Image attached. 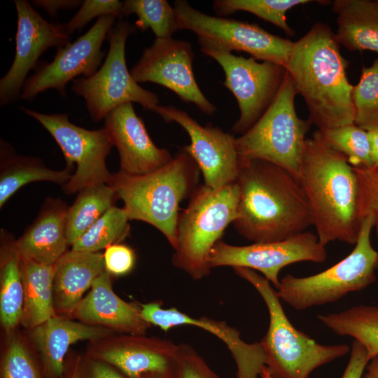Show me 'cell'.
Segmentation results:
<instances>
[{
    "label": "cell",
    "mask_w": 378,
    "mask_h": 378,
    "mask_svg": "<svg viewBox=\"0 0 378 378\" xmlns=\"http://www.w3.org/2000/svg\"><path fill=\"white\" fill-rule=\"evenodd\" d=\"M339 43L346 49L378 53V1L335 0Z\"/></svg>",
    "instance_id": "obj_25"
},
{
    "label": "cell",
    "mask_w": 378,
    "mask_h": 378,
    "mask_svg": "<svg viewBox=\"0 0 378 378\" xmlns=\"http://www.w3.org/2000/svg\"><path fill=\"white\" fill-rule=\"evenodd\" d=\"M326 258V246L317 235L303 232L282 241L246 246L231 245L220 240L210 253L209 264L211 269L227 266L258 271L276 289L279 272L284 267L304 261L323 263Z\"/></svg>",
    "instance_id": "obj_13"
},
{
    "label": "cell",
    "mask_w": 378,
    "mask_h": 378,
    "mask_svg": "<svg viewBox=\"0 0 378 378\" xmlns=\"http://www.w3.org/2000/svg\"><path fill=\"white\" fill-rule=\"evenodd\" d=\"M297 94L293 79L286 71L271 105L248 132L236 138L239 163L263 160L284 169L299 181L305 137L312 124L297 115Z\"/></svg>",
    "instance_id": "obj_7"
},
{
    "label": "cell",
    "mask_w": 378,
    "mask_h": 378,
    "mask_svg": "<svg viewBox=\"0 0 378 378\" xmlns=\"http://www.w3.org/2000/svg\"><path fill=\"white\" fill-rule=\"evenodd\" d=\"M24 288L22 323L35 328L55 316L53 303V265L20 258Z\"/></svg>",
    "instance_id": "obj_27"
},
{
    "label": "cell",
    "mask_w": 378,
    "mask_h": 378,
    "mask_svg": "<svg viewBox=\"0 0 378 378\" xmlns=\"http://www.w3.org/2000/svg\"><path fill=\"white\" fill-rule=\"evenodd\" d=\"M173 7L180 29L192 31L198 43L230 52H246L256 60L286 67L294 42L270 34L256 24L204 13L186 0L175 1Z\"/></svg>",
    "instance_id": "obj_10"
},
{
    "label": "cell",
    "mask_w": 378,
    "mask_h": 378,
    "mask_svg": "<svg viewBox=\"0 0 378 378\" xmlns=\"http://www.w3.org/2000/svg\"><path fill=\"white\" fill-rule=\"evenodd\" d=\"M104 120V127L118 151L119 173L144 175L164 166L173 158L167 149L158 148L153 142L132 103L117 107Z\"/></svg>",
    "instance_id": "obj_18"
},
{
    "label": "cell",
    "mask_w": 378,
    "mask_h": 378,
    "mask_svg": "<svg viewBox=\"0 0 378 378\" xmlns=\"http://www.w3.org/2000/svg\"><path fill=\"white\" fill-rule=\"evenodd\" d=\"M20 108L51 134L64 154L66 167L73 169L76 164V172L63 186L66 194L94 185L111 183L112 174L106 167V158L113 143L104 127L90 130L71 122L66 113L46 114L22 106Z\"/></svg>",
    "instance_id": "obj_12"
},
{
    "label": "cell",
    "mask_w": 378,
    "mask_h": 378,
    "mask_svg": "<svg viewBox=\"0 0 378 378\" xmlns=\"http://www.w3.org/2000/svg\"><path fill=\"white\" fill-rule=\"evenodd\" d=\"M132 335L117 339L99 353V358L120 370L129 378L167 373L174 363L178 344L172 341Z\"/></svg>",
    "instance_id": "obj_21"
},
{
    "label": "cell",
    "mask_w": 378,
    "mask_h": 378,
    "mask_svg": "<svg viewBox=\"0 0 378 378\" xmlns=\"http://www.w3.org/2000/svg\"><path fill=\"white\" fill-rule=\"evenodd\" d=\"M299 183L320 243L356 244L360 225L356 176L346 158L328 144L319 130L306 140Z\"/></svg>",
    "instance_id": "obj_3"
},
{
    "label": "cell",
    "mask_w": 378,
    "mask_h": 378,
    "mask_svg": "<svg viewBox=\"0 0 378 378\" xmlns=\"http://www.w3.org/2000/svg\"><path fill=\"white\" fill-rule=\"evenodd\" d=\"M324 139L353 167L373 166L368 132L354 123L319 130Z\"/></svg>",
    "instance_id": "obj_34"
},
{
    "label": "cell",
    "mask_w": 378,
    "mask_h": 378,
    "mask_svg": "<svg viewBox=\"0 0 378 378\" xmlns=\"http://www.w3.org/2000/svg\"><path fill=\"white\" fill-rule=\"evenodd\" d=\"M14 4L18 16L15 52L10 69L0 80L1 106L20 97L27 74L46 50L69 42L62 24L48 22L26 0H15Z\"/></svg>",
    "instance_id": "obj_17"
},
{
    "label": "cell",
    "mask_w": 378,
    "mask_h": 378,
    "mask_svg": "<svg viewBox=\"0 0 378 378\" xmlns=\"http://www.w3.org/2000/svg\"><path fill=\"white\" fill-rule=\"evenodd\" d=\"M377 268H378V262H377Z\"/></svg>",
    "instance_id": "obj_49"
},
{
    "label": "cell",
    "mask_w": 378,
    "mask_h": 378,
    "mask_svg": "<svg viewBox=\"0 0 378 378\" xmlns=\"http://www.w3.org/2000/svg\"><path fill=\"white\" fill-rule=\"evenodd\" d=\"M129 220L123 207L112 206L71 245V250L98 252L119 244L129 234Z\"/></svg>",
    "instance_id": "obj_31"
},
{
    "label": "cell",
    "mask_w": 378,
    "mask_h": 378,
    "mask_svg": "<svg viewBox=\"0 0 378 378\" xmlns=\"http://www.w3.org/2000/svg\"><path fill=\"white\" fill-rule=\"evenodd\" d=\"M34 6L43 8L49 15L56 17L61 10L73 9L81 5L78 0H34L31 1Z\"/></svg>",
    "instance_id": "obj_42"
},
{
    "label": "cell",
    "mask_w": 378,
    "mask_h": 378,
    "mask_svg": "<svg viewBox=\"0 0 378 378\" xmlns=\"http://www.w3.org/2000/svg\"><path fill=\"white\" fill-rule=\"evenodd\" d=\"M106 270L116 276L128 274L135 263V253L127 246L115 244L108 246L104 253Z\"/></svg>",
    "instance_id": "obj_40"
},
{
    "label": "cell",
    "mask_w": 378,
    "mask_h": 378,
    "mask_svg": "<svg viewBox=\"0 0 378 378\" xmlns=\"http://www.w3.org/2000/svg\"><path fill=\"white\" fill-rule=\"evenodd\" d=\"M0 174V206L23 186L38 181H52L62 186L71 178V169L52 170L34 157L13 153L11 148L1 142Z\"/></svg>",
    "instance_id": "obj_26"
},
{
    "label": "cell",
    "mask_w": 378,
    "mask_h": 378,
    "mask_svg": "<svg viewBox=\"0 0 378 378\" xmlns=\"http://www.w3.org/2000/svg\"><path fill=\"white\" fill-rule=\"evenodd\" d=\"M74 313L86 324L132 335H143L150 325L143 318L141 306L126 302L113 291L106 270L95 279Z\"/></svg>",
    "instance_id": "obj_20"
},
{
    "label": "cell",
    "mask_w": 378,
    "mask_h": 378,
    "mask_svg": "<svg viewBox=\"0 0 378 378\" xmlns=\"http://www.w3.org/2000/svg\"><path fill=\"white\" fill-rule=\"evenodd\" d=\"M109 333L104 327L52 316L34 328L31 339L40 351L48 372L60 377L64 358L69 346L78 341L103 337Z\"/></svg>",
    "instance_id": "obj_24"
},
{
    "label": "cell",
    "mask_w": 378,
    "mask_h": 378,
    "mask_svg": "<svg viewBox=\"0 0 378 378\" xmlns=\"http://www.w3.org/2000/svg\"><path fill=\"white\" fill-rule=\"evenodd\" d=\"M2 378H41L29 351L18 339H13L8 347Z\"/></svg>",
    "instance_id": "obj_39"
},
{
    "label": "cell",
    "mask_w": 378,
    "mask_h": 378,
    "mask_svg": "<svg viewBox=\"0 0 378 378\" xmlns=\"http://www.w3.org/2000/svg\"><path fill=\"white\" fill-rule=\"evenodd\" d=\"M200 173L195 161L182 148L167 164L148 174H113L110 185L122 200L130 220L150 224L174 249L180 203L198 187Z\"/></svg>",
    "instance_id": "obj_4"
},
{
    "label": "cell",
    "mask_w": 378,
    "mask_h": 378,
    "mask_svg": "<svg viewBox=\"0 0 378 378\" xmlns=\"http://www.w3.org/2000/svg\"><path fill=\"white\" fill-rule=\"evenodd\" d=\"M141 314L150 324L164 331L178 326H193L214 334L227 346L237 365V378H260L266 356L260 342H244L240 332L225 322L207 316L192 317L178 309H163L160 302L141 304Z\"/></svg>",
    "instance_id": "obj_19"
},
{
    "label": "cell",
    "mask_w": 378,
    "mask_h": 378,
    "mask_svg": "<svg viewBox=\"0 0 378 378\" xmlns=\"http://www.w3.org/2000/svg\"><path fill=\"white\" fill-rule=\"evenodd\" d=\"M117 18L106 15L98 18L94 24L72 43L57 49L52 62L41 65L25 81L20 98L33 99L38 94L56 90L66 97V86L76 77L92 76L99 69L104 52L103 42L115 23Z\"/></svg>",
    "instance_id": "obj_14"
},
{
    "label": "cell",
    "mask_w": 378,
    "mask_h": 378,
    "mask_svg": "<svg viewBox=\"0 0 378 378\" xmlns=\"http://www.w3.org/2000/svg\"><path fill=\"white\" fill-rule=\"evenodd\" d=\"M347 65L326 24H314L293 43L286 69L306 103L308 120L318 130L354 123V85L347 79Z\"/></svg>",
    "instance_id": "obj_2"
},
{
    "label": "cell",
    "mask_w": 378,
    "mask_h": 378,
    "mask_svg": "<svg viewBox=\"0 0 378 378\" xmlns=\"http://www.w3.org/2000/svg\"><path fill=\"white\" fill-rule=\"evenodd\" d=\"M170 378H222L216 374L189 344H178Z\"/></svg>",
    "instance_id": "obj_37"
},
{
    "label": "cell",
    "mask_w": 378,
    "mask_h": 378,
    "mask_svg": "<svg viewBox=\"0 0 378 378\" xmlns=\"http://www.w3.org/2000/svg\"><path fill=\"white\" fill-rule=\"evenodd\" d=\"M368 362L365 347L359 342L354 340L349 360L341 378H362Z\"/></svg>",
    "instance_id": "obj_41"
},
{
    "label": "cell",
    "mask_w": 378,
    "mask_h": 378,
    "mask_svg": "<svg viewBox=\"0 0 378 378\" xmlns=\"http://www.w3.org/2000/svg\"><path fill=\"white\" fill-rule=\"evenodd\" d=\"M233 270L255 288L267 306L269 326L260 342L272 378H309L316 368L350 352L346 344H322L295 328L284 311L276 290L262 275L244 267Z\"/></svg>",
    "instance_id": "obj_5"
},
{
    "label": "cell",
    "mask_w": 378,
    "mask_h": 378,
    "mask_svg": "<svg viewBox=\"0 0 378 378\" xmlns=\"http://www.w3.org/2000/svg\"><path fill=\"white\" fill-rule=\"evenodd\" d=\"M69 207L60 199L48 198L34 223L15 241L20 258L53 265L69 244L65 228Z\"/></svg>",
    "instance_id": "obj_22"
},
{
    "label": "cell",
    "mask_w": 378,
    "mask_h": 378,
    "mask_svg": "<svg viewBox=\"0 0 378 378\" xmlns=\"http://www.w3.org/2000/svg\"><path fill=\"white\" fill-rule=\"evenodd\" d=\"M140 378H170V371L167 373H152L142 376Z\"/></svg>",
    "instance_id": "obj_46"
},
{
    "label": "cell",
    "mask_w": 378,
    "mask_h": 378,
    "mask_svg": "<svg viewBox=\"0 0 378 378\" xmlns=\"http://www.w3.org/2000/svg\"><path fill=\"white\" fill-rule=\"evenodd\" d=\"M122 2L118 0H85L79 10L62 27L69 36L75 31L84 27L94 18L114 15L122 18Z\"/></svg>",
    "instance_id": "obj_38"
},
{
    "label": "cell",
    "mask_w": 378,
    "mask_h": 378,
    "mask_svg": "<svg viewBox=\"0 0 378 378\" xmlns=\"http://www.w3.org/2000/svg\"><path fill=\"white\" fill-rule=\"evenodd\" d=\"M374 225L372 216L364 218L354 248L332 267L308 276H284L276 288L280 300L296 310H304L337 302L373 284L378 262V252L370 241Z\"/></svg>",
    "instance_id": "obj_8"
},
{
    "label": "cell",
    "mask_w": 378,
    "mask_h": 378,
    "mask_svg": "<svg viewBox=\"0 0 378 378\" xmlns=\"http://www.w3.org/2000/svg\"><path fill=\"white\" fill-rule=\"evenodd\" d=\"M15 241L4 248L1 262L0 317L4 328L13 330L21 321L24 288L20 271V259Z\"/></svg>",
    "instance_id": "obj_30"
},
{
    "label": "cell",
    "mask_w": 378,
    "mask_h": 378,
    "mask_svg": "<svg viewBox=\"0 0 378 378\" xmlns=\"http://www.w3.org/2000/svg\"><path fill=\"white\" fill-rule=\"evenodd\" d=\"M90 378H125L117 371L102 362H94L92 364L90 371Z\"/></svg>",
    "instance_id": "obj_43"
},
{
    "label": "cell",
    "mask_w": 378,
    "mask_h": 378,
    "mask_svg": "<svg viewBox=\"0 0 378 378\" xmlns=\"http://www.w3.org/2000/svg\"><path fill=\"white\" fill-rule=\"evenodd\" d=\"M237 181L217 189L199 185L177 222V244L172 264L194 280L208 276L210 253L238 216Z\"/></svg>",
    "instance_id": "obj_6"
},
{
    "label": "cell",
    "mask_w": 378,
    "mask_h": 378,
    "mask_svg": "<svg viewBox=\"0 0 378 378\" xmlns=\"http://www.w3.org/2000/svg\"><path fill=\"white\" fill-rule=\"evenodd\" d=\"M260 378H272L265 365L262 368Z\"/></svg>",
    "instance_id": "obj_47"
},
{
    "label": "cell",
    "mask_w": 378,
    "mask_h": 378,
    "mask_svg": "<svg viewBox=\"0 0 378 378\" xmlns=\"http://www.w3.org/2000/svg\"><path fill=\"white\" fill-rule=\"evenodd\" d=\"M200 50L214 59L222 67L225 79L223 85L235 97L240 111L232 131L241 135L261 118L276 97L286 69L270 62H258L218 47L199 43Z\"/></svg>",
    "instance_id": "obj_11"
},
{
    "label": "cell",
    "mask_w": 378,
    "mask_h": 378,
    "mask_svg": "<svg viewBox=\"0 0 378 378\" xmlns=\"http://www.w3.org/2000/svg\"><path fill=\"white\" fill-rule=\"evenodd\" d=\"M153 111L165 122L178 123L188 133L190 144L183 148L197 164L204 186L217 189L237 181L239 160L234 136L211 123L203 126L172 106L158 105Z\"/></svg>",
    "instance_id": "obj_16"
},
{
    "label": "cell",
    "mask_w": 378,
    "mask_h": 378,
    "mask_svg": "<svg viewBox=\"0 0 378 378\" xmlns=\"http://www.w3.org/2000/svg\"><path fill=\"white\" fill-rule=\"evenodd\" d=\"M367 132L370 141L372 165L378 166V128Z\"/></svg>",
    "instance_id": "obj_44"
},
{
    "label": "cell",
    "mask_w": 378,
    "mask_h": 378,
    "mask_svg": "<svg viewBox=\"0 0 378 378\" xmlns=\"http://www.w3.org/2000/svg\"><path fill=\"white\" fill-rule=\"evenodd\" d=\"M110 184L89 186L79 191L74 204L69 207L66 220V235L69 245L79 239L117 199Z\"/></svg>",
    "instance_id": "obj_29"
},
{
    "label": "cell",
    "mask_w": 378,
    "mask_h": 378,
    "mask_svg": "<svg viewBox=\"0 0 378 378\" xmlns=\"http://www.w3.org/2000/svg\"><path fill=\"white\" fill-rule=\"evenodd\" d=\"M135 27L120 18L108 34V51L101 67L90 77L72 81L73 92L83 97L92 121L97 122L117 107L136 102L153 111L158 95L141 88L133 78L125 60V45Z\"/></svg>",
    "instance_id": "obj_9"
},
{
    "label": "cell",
    "mask_w": 378,
    "mask_h": 378,
    "mask_svg": "<svg viewBox=\"0 0 378 378\" xmlns=\"http://www.w3.org/2000/svg\"><path fill=\"white\" fill-rule=\"evenodd\" d=\"M105 269L104 254L71 250L53 265L54 308L60 314L75 312L84 293Z\"/></svg>",
    "instance_id": "obj_23"
},
{
    "label": "cell",
    "mask_w": 378,
    "mask_h": 378,
    "mask_svg": "<svg viewBox=\"0 0 378 378\" xmlns=\"http://www.w3.org/2000/svg\"><path fill=\"white\" fill-rule=\"evenodd\" d=\"M122 14L136 15L135 27L141 31L150 28L156 38H172L180 30L175 10L167 0H125Z\"/></svg>",
    "instance_id": "obj_33"
},
{
    "label": "cell",
    "mask_w": 378,
    "mask_h": 378,
    "mask_svg": "<svg viewBox=\"0 0 378 378\" xmlns=\"http://www.w3.org/2000/svg\"><path fill=\"white\" fill-rule=\"evenodd\" d=\"M318 319L340 336H349L361 343L370 360L378 356V307L358 305L346 310L319 314Z\"/></svg>",
    "instance_id": "obj_28"
},
{
    "label": "cell",
    "mask_w": 378,
    "mask_h": 378,
    "mask_svg": "<svg viewBox=\"0 0 378 378\" xmlns=\"http://www.w3.org/2000/svg\"><path fill=\"white\" fill-rule=\"evenodd\" d=\"M351 99L354 124L370 131L378 128V57L369 67H363L357 85L353 86Z\"/></svg>",
    "instance_id": "obj_35"
},
{
    "label": "cell",
    "mask_w": 378,
    "mask_h": 378,
    "mask_svg": "<svg viewBox=\"0 0 378 378\" xmlns=\"http://www.w3.org/2000/svg\"><path fill=\"white\" fill-rule=\"evenodd\" d=\"M358 183V217L360 223L372 216L378 237V166L353 167Z\"/></svg>",
    "instance_id": "obj_36"
},
{
    "label": "cell",
    "mask_w": 378,
    "mask_h": 378,
    "mask_svg": "<svg viewBox=\"0 0 378 378\" xmlns=\"http://www.w3.org/2000/svg\"><path fill=\"white\" fill-rule=\"evenodd\" d=\"M194 52L189 41L155 38L146 48L130 73L136 83L150 82L174 92L182 101L195 104L208 115L216 107L202 93L192 70Z\"/></svg>",
    "instance_id": "obj_15"
},
{
    "label": "cell",
    "mask_w": 378,
    "mask_h": 378,
    "mask_svg": "<svg viewBox=\"0 0 378 378\" xmlns=\"http://www.w3.org/2000/svg\"><path fill=\"white\" fill-rule=\"evenodd\" d=\"M363 378H378V356L370 359Z\"/></svg>",
    "instance_id": "obj_45"
},
{
    "label": "cell",
    "mask_w": 378,
    "mask_h": 378,
    "mask_svg": "<svg viewBox=\"0 0 378 378\" xmlns=\"http://www.w3.org/2000/svg\"><path fill=\"white\" fill-rule=\"evenodd\" d=\"M312 0H216L214 11L218 17L230 15L237 11H246L282 29L287 35L293 36L295 31L286 22V12L292 8Z\"/></svg>",
    "instance_id": "obj_32"
},
{
    "label": "cell",
    "mask_w": 378,
    "mask_h": 378,
    "mask_svg": "<svg viewBox=\"0 0 378 378\" xmlns=\"http://www.w3.org/2000/svg\"><path fill=\"white\" fill-rule=\"evenodd\" d=\"M66 378H78V373H77V370H75L74 371V372L69 375V377H67Z\"/></svg>",
    "instance_id": "obj_48"
},
{
    "label": "cell",
    "mask_w": 378,
    "mask_h": 378,
    "mask_svg": "<svg viewBox=\"0 0 378 378\" xmlns=\"http://www.w3.org/2000/svg\"><path fill=\"white\" fill-rule=\"evenodd\" d=\"M238 216L233 225L245 239L282 241L313 225L311 209L299 183L288 172L263 160L239 163Z\"/></svg>",
    "instance_id": "obj_1"
}]
</instances>
